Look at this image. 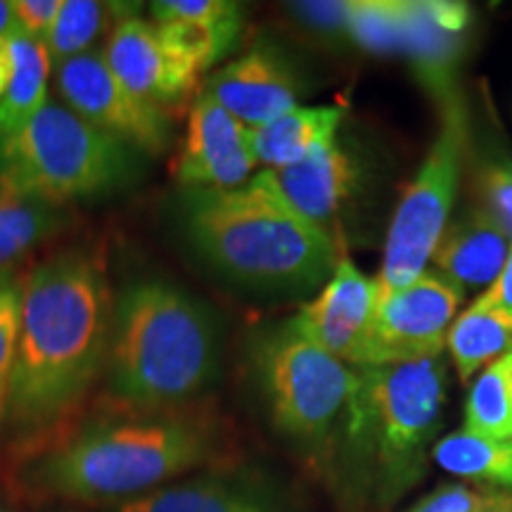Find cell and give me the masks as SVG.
I'll return each mask as SVG.
<instances>
[{
    "label": "cell",
    "instance_id": "cell-1",
    "mask_svg": "<svg viewBox=\"0 0 512 512\" xmlns=\"http://www.w3.org/2000/svg\"><path fill=\"white\" fill-rule=\"evenodd\" d=\"M114 294L91 247L62 249L24 273L5 444L27 460L74 427L105 375Z\"/></svg>",
    "mask_w": 512,
    "mask_h": 512
},
{
    "label": "cell",
    "instance_id": "cell-2",
    "mask_svg": "<svg viewBox=\"0 0 512 512\" xmlns=\"http://www.w3.org/2000/svg\"><path fill=\"white\" fill-rule=\"evenodd\" d=\"M219 430L188 408H119L88 418L24 460L31 494L119 505L211 463Z\"/></svg>",
    "mask_w": 512,
    "mask_h": 512
},
{
    "label": "cell",
    "instance_id": "cell-3",
    "mask_svg": "<svg viewBox=\"0 0 512 512\" xmlns=\"http://www.w3.org/2000/svg\"><path fill=\"white\" fill-rule=\"evenodd\" d=\"M176 219L185 245L209 271L261 297L318 290L339 261L328 230L280 200L264 174L228 190H183Z\"/></svg>",
    "mask_w": 512,
    "mask_h": 512
},
{
    "label": "cell",
    "instance_id": "cell-4",
    "mask_svg": "<svg viewBox=\"0 0 512 512\" xmlns=\"http://www.w3.org/2000/svg\"><path fill=\"white\" fill-rule=\"evenodd\" d=\"M219 370V328L195 294L157 275L114 294L105 392L119 408H185Z\"/></svg>",
    "mask_w": 512,
    "mask_h": 512
},
{
    "label": "cell",
    "instance_id": "cell-5",
    "mask_svg": "<svg viewBox=\"0 0 512 512\" xmlns=\"http://www.w3.org/2000/svg\"><path fill=\"white\" fill-rule=\"evenodd\" d=\"M439 358L358 368L347 403V437L382 503L406 494L425 472V451L444 408Z\"/></svg>",
    "mask_w": 512,
    "mask_h": 512
},
{
    "label": "cell",
    "instance_id": "cell-6",
    "mask_svg": "<svg viewBox=\"0 0 512 512\" xmlns=\"http://www.w3.org/2000/svg\"><path fill=\"white\" fill-rule=\"evenodd\" d=\"M140 157L67 105L48 100L0 152V185L69 209L131 188L143 171Z\"/></svg>",
    "mask_w": 512,
    "mask_h": 512
},
{
    "label": "cell",
    "instance_id": "cell-7",
    "mask_svg": "<svg viewBox=\"0 0 512 512\" xmlns=\"http://www.w3.org/2000/svg\"><path fill=\"white\" fill-rule=\"evenodd\" d=\"M252 361L275 430L302 446H323L347 411L356 370L318 347L294 318L261 332Z\"/></svg>",
    "mask_w": 512,
    "mask_h": 512
},
{
    "label": "cell",
    "instance_id": "cell-8",
    "mask_svg": "<svg viewBox=\"0 0 512 512\" xmlns=\"http://www.w3.org/2000/svg\"><path fill=\"white\" fill-rule=\"evenodd\" d=\"M441 124L425 162L403 188L387 233L382 271L375 278L377 297L411 285L425 273L448 226L460 176L470 155V114L460 93L439 107Z\"/></svg>",
    "mask_w": 512,
    "mask_h": 512
},
{
    "label": "cell",
    "instance_id": "cell-9",
    "mask_svg": "<svg viewBox=\"0 0 512 512\" xmlns=\"http://www.w3.org/2000/svg\"><path fill=\"white\" fill-rule=\"evenodd\" d=\"M53 79L62 105L140 155H164L174 143V121L169 112L128 91L107 67L100 48L62 64L53 72Z\"/></svg>",
    "mask_w": 512,
    "mask_h": 512
},
{
    "label": "cell",
    "instance_id": "cell-10",
    "mask_svg": "<svg viewBox=\"0 0 512 512\" xmlns=\"http://www.w3.org/2000/svg\"><path fill=\"white\" fill-rule=\"evenodd\" d=\"M460 299L463 287L430 271L401 290L377 297L368 366H401L439 358Z\"/></svg>",
    "mask_w": 512,
    "mask_h": 512
},
{
    "label": "cell",
    "instance_id": "cell-11",
    "mask_svg": "<svg viewBox=\"0 0 512 512\" xmlns=\"http://www.w3.org/2000/svg\"><path fill=\"white\" fill-rule=\"evenodd\" d=\"M100 50L128 91L164 112L183 105L200 83L202 74L164 41L157 24L136 12L114 22Z\"/></svg>",
    "mask_w": 512,
    "mask_h": 512
},
{
    "label": "cell",
    "instance_id": "cell-12",
    "mask_svg": "<svg viewBox=\"0 0 512 512\" xmlns=\"http://www.w3.org/2000/svg\"><path fill=\"white\" fill-rule=\"evenodd\" d=\"M256 166L249 128L200 91L192 100L188 131L174 162L183 190H228L245 185Z\"/></svg>",
    "mask_w": 512,
    "mask_h": 512
},
{
    "label": "cell",
    "instance_id": "cell-13",
    "mask_svg": "<svg viewBox=\"0 0 512 512\" xmlns=\"http://www.w3.org/2000/svg\"><path fill=\"white\" fill-rule=\"evenodd\" d=\"M377 287L351 261H337L318 297L299 309L297 325L318 347L349 366H368V339L373 325Z\"/></svg>",
    "mask_w": 512,
    "mask_h": 512
},
{
    "label": "cell",
    "instance_id": "cell-14",
    "mask_svg": "<svg viewBox=\"0 0 512 512\" xmlns=\"http://www.w3.org/2000/svg\"><path fill=\"white\" fill-rule=\"evenodd\" d=\"M202 91L245 128H259L297 107L299 83L278 50L256 46L214 69Z\"/></svg>",
    "mask_w": 512,
    "mask_h": 512
},
{
    "label": "cell",
    "instance_id": "cell-15",
    "mask_svg": "<svg viewBox=\"0 0 512 512\" xmlns=\"http://www.w3.org/2000/svg\"><path fill=\"white\" fill-rule=\"evenodd\" d=\"M470 19L472 12L465 3H453V0L408 3L403 53L411 57L418 81L439 107L458 93L456 67Z\"/></svg>",
    "mask_w": 512,
    "mask_h": 512
},
{
    "label": "cell",
    "instance_id": "cell-16",
    "mask_svg": "<svg viewBox=\"0 0 512 512\" xmlns=\"http://www.w3.org/2000/svg\"><path fill=\"white\" fill-rule=\"evenodd\" d=\"M150 12L164 41L200 74L233 50L242 31V5L230 0H157Z\"/></svg>",
    "mask_w": 512,
    "mask_h": 512
},
{
    "label": "cell",
    "instance_id": "cell-17",
    "mask_svg": "<svg viewBox=\"0 0 512 512\" xmlns=\"http://www.w3.org/2000/svg\"><path fill=\"white\" fill-rule=\"evenodd\" d=\"M280 200L304 216L306 221L325 228L342 209L356 188L358 169L354 157L337 140L304 162L283 169L261 171Z\"/></svg>",
    "mask_w": 512,
    "mask_h": 512
},
{
    "label": "cell",
    "instance_id": "cell-18",
    "mask_svg": "<svg viewBox=\"0 0 512 512\" xmlns=\"http://www.w3.org/2000/svg\"><path fill=\"white\" fill-rule=\"evenodd\" d=\"M112 512H283V505L249 479L200 475L112 505Z\"/></svg>",
    "mask_w": 512,
    "mask_h": 512
},
{
    "label": "cell",
    "instance_id": "cell-19",
    "mask_svg": "<svg viewBox=\"0 0 512 512\" xmlns=\"http://www.w3.org/2000/svg\"><path fill=\"white\" fill-rule=\"evenodd\" d=\"M512 240L477 207L448 223L434 249V266L458 287L494 283Z\"/></svg>",
    "mask_w": 512,
    "mask_h": 512
},
{
    "label": "cell",
    "instance_id": "cell-20",
    "mask_svg": "<svg viewBox=\"0 0 512 512\" xmlns=\"http://www.w3.org/2000/svg\"><path fill=\"white\" fill-rule=\"evenodd\" d=\"M339 124V107L297 105L264 126L249 128V145L256 162L266 164L268 169H283L304 162L335 143Z\"/></svg>",
    "mask_w": 512,
    "mask_h": 512
},
{
    "label": "cell",
    "instance_id": "cell-21",
    "mask_svg": "<svg viewBox=\"0 0 512 512\" xmlns=\"http://www.w3.org/2000/svg\"><path fill=\"white\" fill-rule=\"evenodd\" d=\"M72 223V209L0 185V268L34 252Z\"/></svg>",
    "mask_w": 512,
    "mask_h": 512
},
{
    "label": "cell",
    "instance_id": "cell-22",
    "mask_svg": "<svg viewBox=\"0 0 512 512\" xmlns=\"http://www.w3.org/2000/svg\"><path fill=\"white\" fill-rule=\"evenodd\" d=\"M12 79L0 98V152L46 107L50 62L43 43L12 36Z\"/></svg>",
    "mask_w": 512,
    "mask_h": 512
},
{
    "label": "cell",
    "instance_id": "cell-23",
    "mask_svg": "<svg viewBox=\"0 0 512 512\" xmlns=\"http://www.w3.org/2000/svg\"><path fill=\"white\" fill-rule=\"evenodd\" d=\"M446 344L458 375L470 380L477 370L512 354V309L472 304L453 320Z\"/></svg>",
    "mask_w": 512,
    "mask_h": 512
},
{
    "label": "cell",
    "instance_id": "cell-24",
    "mask_svg": "<svg viewBox=\"0 0 512 512\" xmlns=\"http://www.w3.org/2000/svg\"><path fill=\"white\" fill-rule=\"evenodd\" d=\"M128 8L131 5L98 3V0H62L60 17H57L46 43H43L48 53L50 72H57L62 64L95 50V43L107 29V24L112 22V17L121 19L131 15L133 10Z\"/></svg>",
    "mask_w": 512,
    "mask_h": 512
},
{
    "label": "cell",
    "instance_id": "cell-25",
    "mask_svg": "<svg viewBox=\"0 0 512 512\" xmlns=\"http://www.w3.org/2000/svg\"><path fill=\"white\" fill-rule=\"evenodd\" d=\"M432 458L451 475L512 486V441L448 434L432 448Z\"/></svg>",
    "mask_w": 512,
    "mask_h": 512
},
{
    "label": "cell",
    "instance_id": "cell-26",
    "mask_svg": "<svg viewBox=\"0 0 512 512\" xmlns=\"http://www.w3.org/2000/svg\"><path fill=\"white\" fill-rule=\"evenodd\" d=\"M465 434L512 441V394L501 358L486 366L465 403Z\"/></svg>",
    "mask_w": 512,
    "mask_h": 512
},
{
    "label": "cell",
    "instance_id": "cell-27",
    "mask_svg": "<svg viewBox=\"0 0 512 512\" xmlns=\"http://www.w3.org/2000/svg\"><path fill=\"white\" fill-rule=\"evenodd\" d=\"M408 3L399 0H354L347 12V36L370 53H403Z\"/></svg>",
    "mask_w": 512,
    "mask_h": 512
},
{
    "label": "cell",
    "instance_id": "cell-28",
    "mask_svg": "<svg viewBox=\"0 0 512 512\" xmlns=\"http://www.w3.org/2000/svg\"><path fill=\"white\" fill-rule=\"evenodd\" d=\"M477 209L512 240V159L496 152L479 157L472 169Z\"/></svg>",
    "mask_w": 512,
    "mask_h": 512
},
{
    "label": "cell",
    "instance_id": "cell-29",
    "mask_svg": "<svg viewBox=\"0 0 512 512\" xmlns=\"http://www.w3.org/2000/svg\"><path fill=\"white\" fill-rule=\"evenodd\" d=\"M24 273L15 268H0V434H3L5 406L17 361V335L22 318Z\"/></svg>",
    "mask_w": 512,
    "mask_h": 512
},
{
    "label": "cell",
    "instance_id": "cell-30",
    "mask_svg": "<svg viewBox=\"0 0 512 512\" xmlns=\"http://www.w3.org/2000/svg\"><path fill=\"white\" fill-rule=\"evenodd\" d=\"M12 3V34L29 41L46 43L60 17L62 0H10Z\"/></svg>",
    "mask_w": 512,
    "mask_h": 512
},
{
    "label": "cell",
    "instance_id": "cell-31",
    "mask_svg": "<svg viewBox=\"0 0 512 512\" xmlns=\"http://www.w3.org/2000/svg\"><path fill=\"white\" fill-rule=\"evenodd\" d=\"M287 8L306 29L318 34H347L349 3H292Z\"/></svg>",
    "mask_w": 512,
    "mask_h": 512
},
{
    "label": "cell",
    "instance_id": "cell-32",
    "mask_svg": "<svg viewBox=\"0 0 512 512\" xmlns=\"http://www.w3.org/2000/svg\"><path fill=\"white\" fill-rule=\"evenodd\" d=\"M482 498L463 484H446L420 498L408 512H477Z\"/></svg>",
    "mask_w": 512,
    "mask_h": 512
},
{
    "label": "cell",
    "instance_id": "cell-33",
    "mask_svg": "<svg viewBox=\"0 0 512 512\" xmlns=\"http://www.w3.org/2000/svg\"><path fill=\"white\" fill-rule=\"evenodd\" d=\"M477 306H505L512 309V245L508 252V259L501 268V273L496 275V280L486 287L484 294H479L475 299Z\"/></svg>",
    "mask_w": 512,
    "mask_h": 512
},
{
    "label": "cell",
    "instance_id": "cell-34",
    "mask_svg": "<svg viewBox=\"0 0 512 512\" xmlns=\"http://www.w3.org/2000/svg\"><path fill=\"white\" fill-rule=\"evenodd\" d=\"M12 69H15V62H12V36L0 38V98L8 91Z\"/></svg>",
    "mask_w": 512,
    "mask_h": 512
},
{
    "label": "cell",
    "instance_id": "cell-35",
    "mask_svg": "<svg viewBox=\"0 0 512 512\" xmlns=\"http://www.w3.org/2000/svg\"><path fill=\"white\" fill-rule=\"evenodd\" d=\"M477 512H512V494L501 491V494L484 496Z\"/></svg>",
    "mask_w": 512,
    "mask_h": 512
},
{
    "label": "cell",
    "instance_id": "cell-36",
    "mask_svg": "<svg viewBox=\"0 0 512 512\" xmlns=\"http://www.w3.org/2000/svg\"><path fill=\"white\" fill-rule=\"evenodd\" d=\"M15 36L12 34V3L0 0V38Z\"/></svg>",
    "mask_w": 512,
    "mask_h": 512
},
{
    "label": "cell",
    "instance_id": "cell-37",
    "mask_svg": "<svg viewBox=\"0 0 512 512\" xmlns=\"http://www.w3.org/2000/svg\"><path fill=\"white\" fill-rule=\"evenodd\" d=\"M501 363H503V370H505V380H508V387H510V394H512V354L503 356Z\"/></svg>",
    "mask_w": 512,
    "mask_h": 512
},
{
    "label": "cell",
    "instance_id": "cell-38",
    "mask_svg": "<svg viewBox=\"0 0 512 512\" xmlns=\"http://www.w3.org/2000/svg\"><path fill=\"white\" fill-rule=\"evenodd\" d=\"M0 512H10L8 508H3V505H0Z\"/></svg>",
    "mask_w": 512,
    "mask_h": 512
}]
</instances>
